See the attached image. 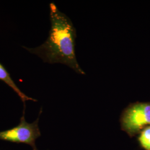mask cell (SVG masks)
<instances>
[{
	"label": "cell",
	"instance_id": "6da1fadb",
	"mask_svg": "<svg viewBox=\"0 0 150 150\" xmlns=\"http://www.w3.org/2000/svg\"><path fill=\"white\" fill-rule=\"evenodd\" d=\"M51 27L47 40L36 48L23 47L51 64H66L77 74L85 75L76 59V31L70 18L58 9L54 3L50 5Z\"/></svg>",
	"mask_w": 150,
	"mask_h": 150
},
{
	"label": "cell",
	"instance_id": "7a4b0ae2",
	"mask_svg": "<svg viewBox=\"0 0 150 150\" xmlns=\"http://www.w3.org/2000/svg\"><path fill=\"white\" fill-rule=\"evenodd\" d=\"M25 107L19 124L12 129L0 131V140L18 144H25L32 147V150H38L36 141L41 136L38 126L39 117L32 123H28L25 118Z\"/></svg>",
	"mask_w": 150,
	"mask_h": 150
},
{
	"label": "cell",
	"instance_id": "3957f363",
	"mask_svg": "<svg viewBox=\"0 0 150 150\" xmlns=\"http://www.w3.org/2000/svg\"><path fill=\"white\" fill-rule=\"evenodd\" d=\"M121 126L131 136L139 134L150 126V102H136L129 105L122 115Z\"/></svg>",
	"mask_w": 150,
	"mask_h": 150
},
{
	"label": "cell",
	"instance_id": "277c9868",
	"mask_svg": "<svg viewBox=\"0 0 150 150\" xmlns=\"http://www.w3.org/2000/svg\"><path fill=\"white\" fill-rule=\"evenodd\" d=\"M0 80L4 81L8 86H10L11 88L16 92L21 99L22 102L23 103L24 106H25V102L27 101H36V100L32 98L31 97L26 96L22 92L19 88L17 87L15 83V82L11 79L10 74L7 72L4 66L0 63Z\"/></svg>",
	"mask_w": 150,
	"mask_h": 150
},
{
	"label": "cell",
	"instance_id": "5b68a950",
	"mask_svg": "<svg viewBox=\"0 0 150 150\" xmlns=\"http://www.w3.org/2000/svg\"><path fill=\"white\" fill-rule=\"evenodd\" d=\"M139 141L145 150H150V126L145 127L139 133Z\"/></svg>",
	"mask_w": 150,
	"mask_h": 150
}]
</instances>
